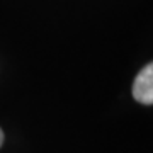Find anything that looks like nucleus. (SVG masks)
Here are the masks:
<instances>
[{
  "mask_svg": "<svg viewBox=\"0 0 153 153\" xmlns=\"http://www.w3.org/2000/svg\"><path fill=\"white\" fill-rule=\"evenodd\" d=\"M133 97L140 104H153V63L146 65L134 78L133 83Z\"/></svg>",
  "mask_w": 153,
  "mask_h": 153,
  "instance_id": "obj_1",
  "label": "nucleus"
},
{
  "mask_svg": "<svg viewBox=\"0 0 153 153\" xmlns=\"http://www.w3.org/2000/svg\"><path fill=\"white\" fill-rule=\"evenodd\" d=\"M2 143H4V133H2V129H0V146H2Z\"/></svg>",
  "mask_w": 153,
  "mask_h": 153,
  "instance_id": "obj_2",
  "label": "nucleus"
}]
</instances>
